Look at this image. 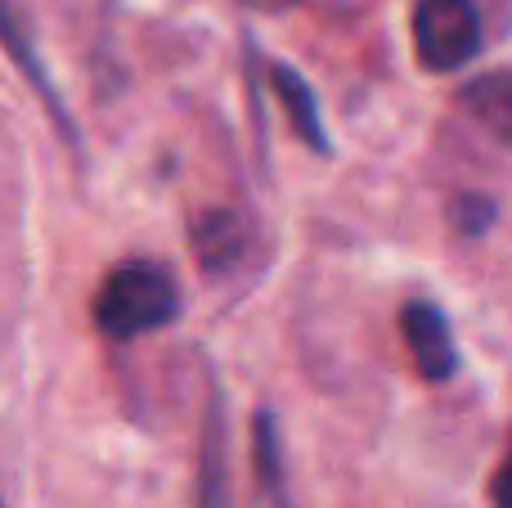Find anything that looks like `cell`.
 Masks as SVG:
<instances>
[{"label":"cell","instance_id":"obj_1","mask_svg":"<svg viewBox=\"0 0 512 508\" xmlns=\"http://www.w3.org/2000/svg\"><path fill=\"white\" fill-rule=\"evenodd\" d=\"M180 311L176 275L158 261H122L95 293V329L113 342L167 329Z\"/></svg>","mask_w":512,"mask_h":508},{"label":"cell","instance_id":"obj_3","mask_svg":"<svg viewBox=\"0 0 512 508\" xmlns=\"http://www.w3.org/2000/svg\"><path fill=\"white\" fill-rule=\"evenodd\" d=\"M400 329H405V347L414 356V369L427 383H445L459 369V347H454L450 320L436 302H409L400 311Z\"/></svg>","mask_w":512,"mask_h":508},{"label":"cell","instance_id":"obj_4","mask_svg":"<svg viewBox=\"0 0 512 508\" xmlns=\"http://www.w3.org/2000/svg\"><path fill=\"white\" fill-rule=\"evenodd\" d=\"M0 41H5L9 59H14L18 68L27 72V81H32V90L45 99V108H50V117H54V122H59V131L68 135V140H77V126H72V117H68V108H63L59 90H54V86H50V77H45L41 59H36V50H32V36H27L23 18H18V9H14V0H0Z\"/></svg>","mask_w":512,"mask_h":508},{"label":"cell","instance_id":"obj_9","mask_svg":"<svg viewBox=\"0 0 512 508\" xmlns=\"http://www.w3.org/2000/svg\"><path fill=\"white\" fill-rule=\"evenodd\" d=\"M490 495H495V508H512V459H504V468L495 473Z\"/></svg>","mask_w":512,"mask_h":508},{"label":"cell","instance_id":"obj_2","mask_svg":"<svg viewBox=\"0 0 512 508\" xmlns=\"http://www.w3.org/2000/svg\"><path fill=\"white\" fill-rule=\"evenodd\" d=\"M414 50L427 72H459L481 54V14L472 0H418L414 5Z\"/></svg>","mask_w":512,"mask_h":508},{"label":"cell","instance_id":"obj_10","mask_svg":"<svg viewBox=\"0 0 512 508\" xmlns=\"http://www.w3.org/2000/svg\"><path fill=\"white\" fill-rule=\"evenodd\" d=\"M248 5H256V9H283V5H292V0H248Z\"/></svg>","mask_w":512,"mask_h":508},{"label":"cell","instance_id":"obj_8","mask_svg":"<svg viewBox=\"0 0 512 508\" xmlns=\"http://www.w3.org/2000/svg\"><path fill=\"white\" fill-rule=\"evenodd\" d=\"M256 468H261V486H270V495L283 491V477H279V432H274V414L270 410H256Z\"/></svg>","mask_w":512,"mask_h":508},{"label":"cell","instance_id":"obj_7","mask_svg":"<svg viewBox=\"0 0 512 508\" xmlns=\"http://www.w3.org/2000/svg\"><path fill=\"white\" fill-rule=\"evenodd\" d=\"M243 243H248L243 221L239 216H230V212H207L203 221L194 225V252H198V261H203L212 275L230 270L234 261L243 257Z\"/></svg>","mask_w":512,"mask_h":508},{"label":"cell","instance_id":"obj_5","mask_svg":"<svg viewBox=\"0 0 512 508\" xmlns=\"http://www.w3.org/2000/svg\"><path fill=\"white\" fill-rule=\"evenodd\" d=\"M459 104L477 126H486L495 140L512 149V72H486L459 90Z\"/></svg>","mask_w":512,"mask_h":508},{"label":"cell","instance_id":"obj_6","mask_svg":"<svg viewBox=\"0 0 512 508\" xmlns=\"http://www.w3.org/2000/svg\"><path fill=\"white\" fill-rule=\"evenodd\" d=\"M270 86H274V95H279V104L288 108L292 131H297L315 153H328V135H324V122H319L315 90L306 86V77H297L288 63H270Z\"/></svg>","mask_w":512,"mask_h":508}]
</instances>
